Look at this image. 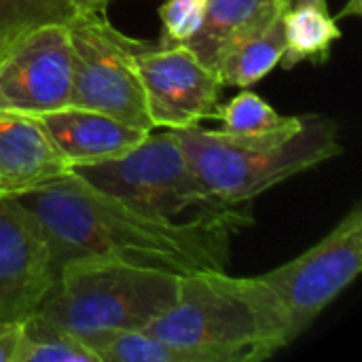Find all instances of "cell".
I'll return each mask as SVG.
<instances>
[{
	"label": "cell",
	"instance_id": "obj_1",
	"mask_svg": "<svg viewBox=\"0 0 362 362\" xmlns=\"http://www.w3.org/2000/svg\"><path fill=\"white\" fill-rule=\"evenodd\" d=\"M38 221L53 263L117 257L178 276L227 269L231 242L252 225L250 204L206 206L189 221L142 212L85 182L74 172L15 195Z\"/></svg>",
	"mask_w": 362,
	"mask_h": 362
},
{
	"label": "cell",
	"instance_id": "obj_2",
	"mask_svg": "<svg viewBox=\"0 0 362 362\" xmlns=\"http://www.w3.org/2000/svg\"><path fill=\"white\" fill-rule=\"evenodd\" d=\"M142 331L197 350L208 362L265 361L297 339L267 282L261 276L235 278L227 269L180 276L172 308Z\"/></svg>",
	"mask_w": 362,
	"mask_h": 362
},
{
	"label": "cell",
	"instance_id": "obj_3",
	"mask_svg": "<svg viewBox=\"0 0 362 362\" xmlns=\"http://www.w3.org/2000/svg\"><path fill=\"white\" fill-rule=\"evenodd\" d=\"M210 204H250L272 187L344 153L327 115H303L299 129L274 138H235L202 125L174 129Z\"/></svg>",
	"mask_w": 362,
	"mask_h": 362
},
{
	"label": "cell",
	"instance_id": "obj_4",
	"mask_svg": "<svg viewBox=\"0 0 362 362\" xmlns=\"http://www.w3.org/2000/svg\"><path fill=\"white\" fill-rule=\"evenodd\" d=\"M180 276L117 257L66 261L36 310L89 348L119 331L146 329L178 297Z\"/></svg>",
	"mask_w": 362,
	"mask_h": 362
},
{
	"label": "cell",
	"instance_id": "obj_5",
	"mask_svg": "<svg viewBox=\"0 0 362 362\" xmlns=\"http://www.w3.org/2000/svg\"><path fill=\"white\" fill-rule=\"evenodd\" d=\"M72 49L70 106L108 115L125 125L153 132L136 55L148 45L123 34L100 11H78L68 23Z\"/></svg>",
	"mask_w": 362,
	"mask_h": 362
},
{
	"label": "cell",
	"instance_id": "obj_6",
	"mask_svg": "<svg viewBox=\"0 0 362 362\" xmlns=\"http://www.w3.org/2000/svg\"><path fill=\"white\" fill-rule=\"evenodd\" d=\"M95 189L151 214L176 218L187 208L210 204L174 129L146 134L125 155L91 165L72 168ZM221 206V204H218Z\"/></svg>",
	"mask_w": 362,
	"mask_h": 362
},
{
	"label": "cell",
	"instance_id": "obj_7",
	"mask_svg": "<svg viewBox=\"0 0 362 362\" xmlns=\"http://www.w3.org/2000/svg\"><path fill=\"white\" fill-rule=\"evenodd\" d=\"M362 269V206L356 204L316 246L261 278L280 299L295 337L358 278Z\"/></svg>",
	"mask_w": 362,
	"mask_h": 362
},
{
	"label": "cell",
	"instance_id": "obj_8",
	"mask_svg": "<svg viewBox=\"0 0 362 362\" xmlns=\"http://www.w3.org/2000/svg\"><path fill=\"white\" fill-rule=\"evenodd\" d=\"M70 98L68 23L36 28L0 49V110L36 117L70 106Z\"/></svg>",
	"mask_w": 362,
	"mask_h": 362
},
{
	"label": "cell",
	"instance_id": "obj_9",
	"mask_svg": "<svg viewBox=\"0 0 362 362\" xmlns=\"http://www.w3.org/2000/svg\"><path fill=\"white\" fill-rule=\"evenodd\" d=\"M136 68L153 127L187 129L214 117L225 85L187 45H148L136 55Z\"/></svg>",
	"mask_w": 362,
	"mask_h": 362
},
{
	"label": "cell",
	"instance_id": "obj_10",
	"mask_svg": "<svg viewBox=\"0 0 362 362\" xmlns=\"http://www.w3.org/2000/svg\"><path fill=\"white\" fill-rule=\"evenodd\" d=\"M57 278L49 242L17 197H0V322L32 316Z\"/></svg>",
	"mask_w": 362,
	"mask_h": 362
},
{
	"label": "cell",
	"instance_id": "obj_11",
	"mask_svg": "<svg viewBox=\"0 0 362 362\" xmlns=\"http://www.w3.org/2000/svg\"><path fill=\"white\" fill-rule=\"evenodd\" d=\"M70 172L36 117L0 110V197L21 195Z\"/></svg>",
	"mask_w": 362,
	"mask_h": 362
},
{
	"label": "cell",
	"instance_id": "obj_12",
	"mask_svg": "<svg viewBox=\"0 0 362 362\" xmlns=\"http://www.w3.org/2000/svg\"><path fill=\"white\" fill-rule=\"evenodd\" d=\"M55 148L68 161L70 170L117 159L138 146L148 132L125 125L108 115L64 106L36 115Z\"/></svg>",
	"mask_w": 362,
	"mask_h": 362
},
{
	"label": "cell",
	"instance_id": "obj_13",
	"mask_svg": "<svg viewBox=\"0 0 362 362\" xmlns=\"http://www.w3.org/2000/svg\"><path fill=\"white\" fill-rule=\"evenodd\" d=\"M280 13H284V6L278 0H208L202 28L187 47L214 70L221 53L233 40Z\"/></svg>",
	"mask_w": 362,
	"mask_h": 362
},
{
	"label": "cell",
	"instance_id": "obj_14",
	"mask_svg": "<svg viewBox=\"0 0 362 362\" xmlns=\"http://www.w3.org/2000/svg\"><path fill=\"white\" fill-rule=\"evenodd\" d=\"M284 49L286 40L280 13L267 23L233 40L221 53L214 70L225 87L248 89L263 81L276 66H280Z\"/></svg>",
	"mask_w": 362,
	"mask_h": 362
},
{
	"label": "cell",
	"instance_id": "obj_15",
	"mask_svg": "<svg viewBox=\"0 0 362 362\" xmlns=\"http://www.w3.org/2000/svg\"><path fill=\"white\" fill-rule=\"evenodd\" d=\"M286 49L280 59L284 70L303 62L325 64L333 45L341 38L337 19L329 13L327 0H301L282 13Z\"/></svg>",
	"mask_w": 362,
	"mask_h": 362
},
{
	"label": "cell",
	"instance_id": "obj_16",
	"mask_svg": "<svg viewBox=\"0 0 362 362\" xmlns=\"http://www.w3.org/2000/svg\"><path fill=\"white\" fill-rule=\"evenodd\" d=\"M223 123L221 132L235 138H274L301 127L303 117L280 115L267 100L252 91H240L227 104H218L214 117Z\"/></svg>",
	"mask_w": 362,
	"mask_h": 362
},
{
	"label": "cell",
	"instance_id": "obj_17",
	"mask_svg": "<svg viewBox=\"0 0 362 362\" xmlns=\"http://www.w3.org/2000/svg\"><path fill=\"white\" fill-rule=\"evenodd\" d=\"M15 362H100L95 352L53 320L34 312L21 320Z\"/></svg>",
	"mask_w": 362,
	"mask_h": 362
},
{
	"label": "cell",
	"instance_id": "obj_18",
	"mask_svg": "<svg viewBox=\"0 0 362 362\" xmlns=\"http://www.w3.org/2000/svg\"><path fill=\"white\" fill-rule=\"evenodd\" d=\"M91 350L100 362H208L202 352L168 344L142 329L102 337Z\"/></svg>",
	"mask_w": 362,
	"mask_h": 362
},
{
	"label": "cell",
	"instance_id": "obj_19",
	"mask_svg": "<svg viewBox=\"0 0 362 362\" xmlns=\"http://www.w3.org/2000/svg\"><path fill=\"white\" fill-rule=\"evenodd\" d=\"M76 13L68 0H0V49L36 28L66 25Z\"/></svg>",
	"mask_w": 362,
	"mask_h": 362
},
{
	"label": "cell",
	"instance_id": "obj_20",
	"mask_svg": "<svg viewBox=\"0 0 362 362\" xmlns=\"http://www.w3.org/2000/svg\"><path fill=\"white\" fill-rule=\"evenodd\" d=\"M208 0H165L159 6V19L163 25L157 47L187 45L202 28Z\"/></svg>",
	"mask_w": 362,
	"mask_h": 362
},
{
	"label": "cell",
	"instance_id": "obj_21",
	"mask_svg": "<svg viewBox=\"0 0 362 362\" xmlns=\"http://www.w3.org/2000/svg\"><path fill=\"white\" fill-rule=\"evenodd\" d=\"M21 322H0V362H15Z\"/></svg>",
	"mask_w": 362,
	"mask_h": 362
},
{
	"label": "cell",
	"instance_id": "obj_22",
	"mask_svg": "<svg viewBox=\"0 0 362 362\" xmlns=\"http://www.w3.org/2000/svg\"><path fill=\"white\" fill-rule=\"evenodd\" d=\"M68 2L78 11H100L106 6V0H68Z\"/></svg>",
	"mask_w": 362,
	"mask_h": 362
},
{
	"label": "cell",
	"instance_id": "obj_23",
	"mask_svg": "<svg viewBox=\"0 0 362 362\" xmlns=\"http://www.w3.org/2000/svg\"><path fill=\"white\" fill-rule=\"evenodd\" d=\"M278 2H280V4L284 6V11H286V8H291L293 4H297V2H301V0H278Z\"/></svg>",
	"mask_w": 362,
	"mask_h": 362
},
{
	"label": "cell",
	"instance_id": "obj_24",
	"mask_svg": "<svg viewBox=\"0 0 362 362\" xmlns=\"http://www.w3.org/2000/svg\"><path fill=\"white\" fill-rule=\"evenodd\" d=\"M106 2H108V0H106Z\"/></svg>",
	"mask_w": 362,
	"mask_h": 362
}]
</instances>
